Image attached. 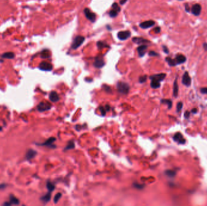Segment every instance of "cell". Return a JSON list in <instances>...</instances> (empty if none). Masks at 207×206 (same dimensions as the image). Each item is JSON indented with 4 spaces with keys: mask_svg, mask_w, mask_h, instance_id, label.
Returning <instances> with one entry per match:
<instances>
[{
    "mask_svg": "<svg viewBox=\"0 0 207 206\" xmlns=\"http://www.w3.org/2000/svg\"><path fill=\"white\" fill-rule=\"evenodd\" d=\"M117 89L120 93L127 94L129 93L130 87L129 84L125 83V82H119L117 83Z\"/></svg>",
    "mask_w": 207,
    "mask_h": 206,
    "instance_id": "1",
    "label": "cell"
},
{
    "mask_svg": "<svg viewBox=\"0 0 207 206\" xmlns=\"http://www.w3.org/2000/svg\"><path fill=\"white\" fill-rule=\"evenodd\" d=\"M85 38L83 36H77L75 38L73 39V41L71 44V48L73 50H76L84 42Z\"/></svg>",
    "mask_w": 207,
    "mask_h": 206,
    "instance_id": "2",
    "label": "cell"
},
{
    "mask_svg": "<svg viewBox=\"0 0 207 206\" xmlns=\"http://www.w3.org/2000/svg\"><path fill=\"white\" fill-rule=\"evenodd\" d=\"M84 13L85 16L88 20L90 21L91 22H93V23L95 21L96 19V15L95 13L92 12L89 8H85L84 10Z\"/></svg>",
    "mask_w": 207,
    "mask_h": 206,
    "instance_id": "3",
    "label": "cell"
},
{
    "mask_svg": "<svg viewBox=\"0 0 207 206\" xmlns=\"http://www.w3.org/2000/svg\"><path fill=\"white\" fill-rule=\"evenodd\" d=\"M93 65L95 67L97 68H101L103 67L105 65V62L103 58L101 56H97V57H96Z\"/></svg>",
    "mask_w": 207,
    "mask_h": 206,
    "instance_id": "4",
    "label": "cell"
},
{
    "mask_svg": "<svg viewBox=\"0 0 207 206\" xmlns=\"http://www.w3.org/2000/svg\"><path fill=\"white\" fill-rule=\"evenodd\" d=\"M51 107L52 106H51L50 104H49V103L42 102L39 103L38 105L37 109L39 112H44V111L49 110Z\"/></svg>",
    "mask_w": 207,
    "mask_h": 206,
    "instance_id": "5",
    "label": "cell"
},
{
    "mask_svg": "<svg viewBox=\"0 0 207 206\" xmlns=\"http://www.w3.org/2000/svg\"><path fill=\"white\" fill-rule=\"evenodd\" d=\"M39 68L43 71H51L53 69V65L47 62H42L39 63Z\"/></svg>",
    "mask_w": 207,
    "mask_h": 206,
    "instance_id": "6",
    "label": "cell"
},
{
    "mask_svg": "<svg viewBox=\"0 0 207 206\" xmlns=\"http://www.w3.org/2000/svg\"><path fill=\"white\" fill-rule=\"evenodd\" d=\"M131 36V32L129 30L121 31L118 33V38L120 40L124 41L129 38Z\"/></svg>",
    "mask_w": 207,
    "mask_h": 206,
    "instance_id": "7",
    "label": "cell"
},
{
    "mask_svg": "<svg viewBox=\"0 0 207 206\" xmlns=\"http://www.w3.org/2000/svg\"><path fill=\"white\" fill-rule=\"evenodd\" d=\"M182 83L186 87L190 86L191 83V79L190 76L188 73L187 71L185 72L182 77Z\"/></svg>",
    "mask_w": 207,
    "mask_h": 206,
    "instance_id": "8",
    "label": "cell"
},
{
    "mask_svg": "<svg viewBox=\"0 0 207 206\" xmlns=\"http://www.w3.org/2000/svg\"><path fill=\"white\" fill-rule=\"evenodd\" d=\"M202 10V7L199 4H195L193 5L192 8H191V12L195 16H199L201 14Z\"/></svg>",
    "mask_w": 207,
    "mask_h": 206,
    "instance_id": "9",
    "label": "cell"
},
{
    "mask_svg": "<svg viewBox=\"0 0 207 206\" xmlns=\"http://www.w3.org/2000/svg\"><path fill=\"white\" fill-rule=\"evenodd\" d=\"M155 22L153 20H149V21H146L142 22L140 24L139 26L141 28L143 29H148L150 27H151L152 26H153L155 25Z\"/></svg>",
    "mask_w": 207,
    "mask_h": 206,
    "instance_id": "10",
    "label": "cell"
},
{
    "mask_svg": "<svg viewBox=\"0 0 207 206\" xmlns=\"http://www.w3.org/2000/svg\"><path fill=\"white\" fill-rule=\"evenodd\" d=\"M173 140L179 144H184L185 143V140L183 137L182 134L180 133H176L173 137Z\"/></svg>",
    "mask_w": 207,
    "mask_h": 206,
    "instance_id": "11",
    "label": "cell"
},
{
    "mask_svg": "<svg viewBox=\"0 0 207 206\" xmlns=\"http://www.w3.org/2000/svg\"><path fill=\"white\" fill-rule=\"evenodd\" d=\"M166 77V74L165 73H160L157 74H155L150 76V79L151 80H155L157 81L160 82L162 81Z\"/></svg>",
    "mask_w": 207,
    "mask_h": 206,
    "instance_id": "12",
    "label": "cell"
},
{
    "mask_svg": "<svg viewBox=\"0 0 207 206\" xmlns=\"http://www.w3.org/2000/svg\"><path fill=\"white\" fill-rule=\"evenodd\" d=\"M132 41L137 44H144L147 43H150V42L146 39L142 38L139 37H134L132 39Z\"/></svg>",
    "mask_w": 207,
    "mask_h": 206,
    "instance_id": "13",
    "label": "cell"
},
{
    "mask_svg": "<svg viewBox=\"0 0 207 206\" xmlns=\"http://www.w3.org/2000/svg\"><path fill=\"white\" fill-rule=\"evenodd\" d=\"M174 60H175V62L177 65L181 64V63L185 62L186 58L185 56L184 55H183V54H177V55L176 56V58H175V59H174Z\"/></svg>",
    "mask_w": 207,
    "mask_h": 206,
    "instance_id": "14",
    "label": "cell"
},
{
    "mask_svg": "<svg viewBox=\"0 0 207 206\" xmlns=\"http://www.w3.org/2000/svg\"><path fill=\"white\" fill-rule=\"evenodd\" d=\"M37 155V152L35 150H33V149H29V150L27 151L26 154H25V158H26L27 160H30L33 159V158H35L36 155Z\"/></svg>",
    "mask_w": 207,
    "mask_h": 206,
    "instance_id": "15",
    "label": "cell"
},
{
    "mask_svg": "<svg viewBox=\"0 0 207 206\" xmlns=\"http://www.w3.org/2000/svg\"><path fill=\"white\" fill-rule=\"evenodd\" d=\"M147 49V45H144V44H142V45H140L139 47L137 48V50L138 51V54H139L140 57H142V56L145 55Z\"/></svg>",
    "mask_w": 207,
    "mask_h": 206,
    "instance_id": "16",
    "label": "cell"
},
{
    "mask_svg": "<svg viewBox=\"0 0 207 206\" xmlns=\"http://www.w3.org/2000/svg\"><path fill=\"white\" fill-rule=\"evenodd\" d=\"M49 99L53 102H56L59 100V97L55 91H52L49 94Z\"/></svg>",
    "mask_w": 207,
    "mask_h": 206,
    "instance_id": "17",
    "label": "cell"
},
{
    "mask_svg": "<svg viewBox=\"0 0 207 206\" xmlns=\"http://www.w3.org/2000/svg\"><path fill=\"white\" fill-rule=\"evenodd\" d=\"M97 47L98 48V49L101 50L105 49V48H109L110 46L108 45L107 43L103 42V41H98L97 42Z\"/></svg>",
    "mask_w": 207,
    "mask_h": 206,
    "instance_id": "18",
    "label": "cell"
},
{
    "mask_svg": "<svg viewBox=\"0 0 207 206\" xmlns=\"http://www.w3.org/2000/svg\"><path fill=\"white\" fill-rule=\"evenodd\" d=\"M41 57L42 59H47L50 57V53L49 50H44L41 53Z\"/></svg>",
    "mask_w": 207,
    "mask_h": 206,
    "instance_id": "19",
    "label": "cell"
},
{
    "mask_svg": "<svg viewBox=\"0 0 207 206\" xmlns=\"http://www.w3.org/2000/svg\"><path fill=\"white\" fill-rule=\"evenodd\" d=\"M1 57L5 59H12L15 57V54L12 52H6L2 54Z\"/></svg>",
    "mask_w": 207,
    "mask_h": 206,
    "instance_id": "20",
    "label": "cell"
},
{
    "mask_svg": "<svg viewBox=\"0 0 207 206\" xmlns=\"http://www.w3.org/2000/svg\"><path fill=\"white\" fill-rule=\"evenodd\" d=\"M51 198V192H49V193H47V194H46L45 195H44L41 198V200L42 202H44V203H47L50 200Z\"/></svg>",
    "mask_w": 207,
    "mask_h": 206,
    "instance_id": "21",
    "label": "cell"
},
{
    "mask_svg": "<svg viewBox=\"0 0 207 206\" xmlns=\"http://www.w3.org/2000/svg\"><path fill=\"white\" fill-rule=\"evenodd\" d=\"M56 140V138H54V137H51V138H49L48 140L46 141L44 143L41 144V145L42 146H50V145L53 143Z\"/></svg>",
    "mask_w": 207,
    "mask_h": 206,
    "instance_id": "22",
    "label": "cell"
},
{
    "mask_svg": "<svg viewBox=\"0 0 207 206\" xmlns=\"http://www.w3.org/2000/svg\"><path fill=\"white\" fill-rule=\"evenodd\" d=\"M10 202H11V204H14V205H18L20 204V201L18 198H16V197L13 195H11L10 196Z\"/></svg>",
    "mask_w": 207,
    "mask_h": 206,
    "instance_id": "23",
    "label": "cell"
},
{
    "mask_svg": "<svg viewBox=\"0 0 207 206\" xmlns=\"http://www.w3.org/2000/svg\"><path fill=\"white\" fill-rule=\"evenodd\" d=\"M178 91H179V87L177 85V79L175 80L174 82V87H173V96L174 97H177V94H178Z\"/></svg>",
    "mask_w": 207,
    "mask_h": 206,
    "instance_id": "24",
    "label": "cell"
},
{
    "mask_svg": "<svg viewBox=\"0 0 207 206\" xmlns=\"http://www.w3.org/2000/svg\"><path fill=\"white\" fill-rule=\"evenodd\" d=\"M150 85H151V88H153L154 89H156L159 88L160 86V83L159 82L157 81V80H151V84H150Z\"/></svg>",
    "mask_w": 207,
    "mask_h": 206,
    "instance_id": "25",
    "label": "cell"
},
{
    "mask_svg": "<svg viewBox=\"0 0 207 206\" xmlns=\"http://www.w3.org/2000/svg\"><path fill=\"white\" fill-rule=\"evenodd\" d=\"M165 60H166V61L168 62V65L170 66L173 67V66H176V65H177L175 62V60L172 59L170 57H167L165 58Z\"/></svg>",
    "mask_w": 207,
    "mask_h": 206,
    "instance_id": "26",
    "label": "cell"
},
{
    "mask_svg": "<svg viewBox=\"0 0 207 206\" xmlns=\"http://www.w3.org/2000/svg\"><path fill=\"white\" fill-rule=\"evenodd\" d=\"M46 186H47V188L49 192H52L53 190L55 189V185L53 184L50 183V182L48 181L47 183V184H46Z\"/></svg>",
    "mask_w": 207,
    "mask_h": 206,
    "instance_id": "27",
    "label": "cell"
},
{
    "mask_svg": "<svg viewBox=\"0 0 207 206\" xmlns=\"http://www.w3.org/2000/svg\"><path fill=\"white\" fill-rule=\"evenodd\" d=\"M162 103H164V104H167L168 106L169 109H170L172 106V102L170 100H168V99H162L161 100Z\"/></svg>",
    "mask_w": 207,
    "mask_h": 206,
    "instance_id": "28",
    "label": "cell"
},
{
    "mask_svg": "<svg viewBox=\"0 0 207 206\" xmlns=\"http://www.w3.org/2000/svg\"><path fill=\"white\" fill-rule=\"evenodd\" d=\"M165 173L167 175H168L170 177H173L176 175V172L173 171H171V170H168V171H165Z\"/></svg>",
    "mask_w": 207,
    "mask_h": 206,
    "instance_id": "29",
    "label": "cell"
},
{
    "mask_svg": "<svg viewBox=\"0 0 207 206\" xmlns=\"http://www.w3.org/2000/svg\"><path fill=\"white\" fill-rule=\"evenodd\" d=\"M61 196H62V194H61V193H58L57 194H56L55 196L54 200H53L55 203V204L57 203V202H58V201L59 200V199L61 198Z\"/></svg>",
    "mask_w": 207,
    "mask_h": 206,
    "instance_id": "30",
    "label": "cell"
},
{
    "mask_svg": "<svg viewBox=\"0 0 207 206\" xmlns=\"http://www.w3.org/2000/svg\"><path fill=\"white\" fill-rule=\"evenodd\" d=\"M118 12L117 11H116L115 10L113 9L110 11V12H109V15H110V16L112 17V18H114V17H116L118 16Z\"/></svg>",
    "mask_w": 207,
    "mask_h": 206,
    "instance_id": "31",
    "label": "cell"
},
{
    "mask_svg": "<svg viewBox=\"0 0 207 206\" xmlns=\"http://www.w3.org/2000/svg\"><path fill=\"white\" fill-rule=\"evenodd\" d=\"M74 147H75L74 142H73V141H70V142H68L67 146H66V150H67V149H73Z\"/></svg>",
    "mask_w": 207,
    "mask_h": 206,
    "instance_id": "32",
    "label": "cell"
},
{
    "mask_svg": "<svg viewBox=\"0 0 207 206\" xmlns=\"http://www.w3.org/2000/svg\"><path fill=\"white\" fill-rule=\"evenodd\" d=\"M112 7L114 10H115L116 11H117L118 12H119L121 10V7H119V6H118V4L116 3H114L112 4Z\"/></svg>",
    "mask_w": 207,
    "mask_h": 206,
    "instance_id": "33",
    "label": "cell"
},
{
    "mask_svg": "<svg viewBox=\"0 0 207 206\" xmlns=\"http://www.w3.org/2000/svg\"><path fill=\"white\" fill-rule=\"evenodd\" d=\"M147 77L146 75L142 76H141L139 78V81L140 83H144V82L147 80Z\"/></svg>",
    "mask_w": 207,
    "mask_h": 206,
    "instance_id": "34",
    "label": "cell"
},
{
    "mask_svg": "<svg viewBox=\"0 0 207 206\" xmlns=\"http://www.w3.org/2000/svg\"><path fill=\"white\" fill-rule=\"evenodd\" d=\"M100 110L101 111V114H102V116H105V114H106V111H107V110H106V109H105V108L103 107V106H100Z\"/></svg>",
    "mask_w": 207,
    "mask_h": 206,
    "instance_id": "35",
    "label": "cell"
},
{
    "mask_svg": "<svg viewBox=\"0 0 207 206\" xmlns=\"http://www.w3.org/2000/svg\"><path fill=\"white\" fill-rule=\"evenodd\" d=\"M183 107V104L182 102H179L177 103V111H180L181 109H182V108Z\"/></svg>",
    "mask_w": 207,
    "mask_h": 206,
    "instance_id": "36",
    "label": "cell"
},
{
    "mask_svg": "<svg viewBox=\"0 0 207 206\" xmlns=\"http://www.w3.org/2000/svg\"><path fill=\"white\" fill-rule=\"evenodd\" d=\"M149 55L150 56H159V54L154 51H150L149 52Z\"/></svg>",
    "mask_w": 207,
    "mask_h": 206,
    "instance_id": "37",
    "label": "cell"
},
{
    "mask_svg": "<svg viewBox=\"0 0 207 206\" xmlns=\"http://www.w3.org/2000/svg\"><path fill=\"white\" fill-rule=\"evenodd\" d=\"M162 48H163V50H164V52H165V53H167V54H168L169 50H168V48H167V46L163 45V46H162Z\"/></svg>",
    "mask_w": 207,
    "mask_h": 206,
    "instance_id": "38",
    "label": "cell"
},
{
    "mask_svg": "<svg viewBox=\"0 0 207 206\" xmlns=\"http://www.w3.org/2000/svg\"><path fill=\"white\" fill-rule=\"evenodd\" d=\"M201 91L202 93L207 94V87H206V88H202L201 89Z\"/></svg>",
    "mask_w": 207,
    "mask_h": 206,
    "instance_id": "39",
    "label": "cell"
},
{
    "mask_svg": "<svg viewBox=\"0 0 207 206\" xmlns=\"http://www.w3.org/2000/svg\"><path fill=\"white\" fill-rule=\"evenodd\" d=\"M154 31H155V32L156 33H159L160 32V28L159 27H156V28L154 29Z\"/></svg>",
    "mask_w": 207,
    "mask_h": 206,
    "instance_id": "40",
    "label": "cell"
},
{
    "mask_svg": "<svg viewBox=\"0 0 207 206\" xmlns=\"http://www.w3.org/2000/svg\"><path fill=\"white\" fill-rule=\"evenodd\" d=\"M185 10L186 12H190V7L188 4H185Z\"/></svg>",
    "mask_w": 207,
    "mask_h": 206,
    "instance_id": "41",
    "label": "cell"
},
{
    "mask_svg": "<svg viewBox=\"0 0 207 206\" xmlns=\"http://www.w3.org/2000/svg\"><path fill=\"white\" fill-rule=\"evenodd\" d=\"M6 186L7 185L6 184H0V190L4 189V188H6Z\"/></svg>",
    "mask_w": 207,
    "mask_h": 206,
    "instance_id": "42",
    "label": "cell"
},
{
    "mask_svg": "<svg viewBox=\"0 0 207 206\" xmlns=\"http://www.w3.org/2000/svg\"><path fill=\"white\" fill-rule=\"evenodd\" d=\"M184 116H185V117L186 118H188L190 117V112H188V111H186V112L185 113Z\"/></svg>",
    "mask_w": 207,
    "mask_h": 206,
    "instance_id": "43",
    "label": "cell"
},
{
    "mask_svg": "<svg viewBox=\"0 0 207 206\" xmlns=\"http://www.w3.org/2000/svg\"><path fill=\"white\" fill-rule=\"evenodd\" d=\"M203 47L205 51H207V43L205 42L203 44Z\"/></svg>",
    "mask_w": 207,
    "mask_h": 206,
    "instance_id": "44",
    "label": "cell"
},
{
    "mask_svg": "<svg viewBox=\"0 0 207 206\" xmlns=\"http://www.w3.org/2000/svg\"><path fill=\"white\" fill-rule=\"evenodd\" d=\"M3 205H5V206H6V205L9 206V205H11L12 204H11V203L10 202H5V203L3 204Z\"/></svg>",
    "mask_w": 207,
    "mask_h": 206,
    "instance_id": "45",
    "label": "cell"
},
{
    "mask_svg": "<svg viewBox=\"0 0 207 206\" xmlns=\"http://www.w3.org/2000/svg\"><path fill=\"white\" fill-rule=\"evenodd\" d=\"M127 0H121V1H120V4H121V5L124 4L125 3L127 2Z\"/></svg>",
    "mask_w": 207,
    "mask_h": 206,
    "instance_id": "46",
    "label": "cell"
},
{
    "mask_svg": "<svg viewBox=\"0 0 207 206\" xmlns=\"http://www.w3.org/2000/svg\"><path fill=\"white\" fill-rule=\"evenodd\" d=\"M197 111V110L196 108H195V109H193V110L191 111V112L193 113H196Z\"/></svg>",
    "mask_w": 207,
    "mask_h": 206,
    "instance_id": "47",
    "label": "cell"
},
{
    "mask_svg": "<svg viewBox=\"0 0 207 206\" xmlns=\"http://www.w3.org/2000/svg\"><path fill=\"white\" fill-rule=\"evenodd\" d=\"M179 1H182V0H179Z\"/></svg>",
    "mask_w": 207,
    "mask_h": 206,
    "instance_id": "48",
    "label": "cell"
}]
</instances>
